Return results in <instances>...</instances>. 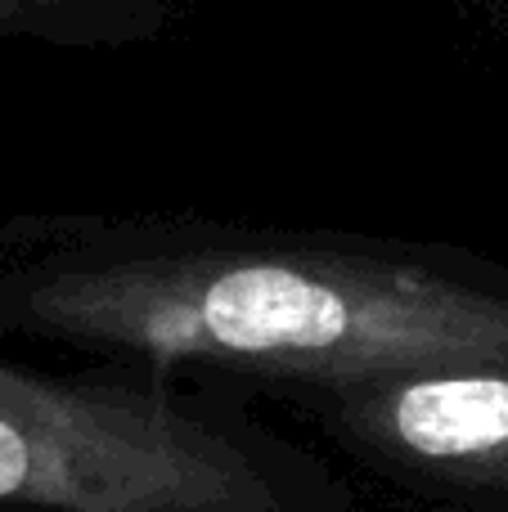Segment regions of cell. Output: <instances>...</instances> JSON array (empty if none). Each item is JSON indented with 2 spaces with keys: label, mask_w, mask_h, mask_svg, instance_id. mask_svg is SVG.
<instances>
[{
  "label": "cell",
  "mask_w": 508,
  "mask_h": 512,
  "mask_svg": "<svg viewBox=\"0 0 508 512\" xmlns=\"http://www.w3.org/2000/svg\"><path fill=\"white\" fill-rule=\"evenodd\" d=\"M0 333L311 387L508 364V288L437 256L203 221L0 234Z\"/></svg>",
  "instance_id": "1"
},
{
  "label": "cell",
  "mask_w": 508,
  "mask_h": 512,
  "mask_svg": "<svg viewBox=\"0 0 508 512\" xmlns=\"http://www.w3.org/2000/svg\"><path fill=\"white\" fill-rule=\"evenodd\" d=\"M0 512H315L270 450L149 387L0 360Z\"/></svg>",
  "instance_id": "2"
},
{
  "label": "cell",
  "mask_w": 508,
  "mask_h": 512,
  "mask_svg": "<svg viewBox=\"0 0 508 512\" xmlns=\"http://www.w3.org/2000/svg\"><path fill=\"white\" fill-rule=\"evenodd\" d=\"M338 427L410 481L508 504V364L329 387Z\"/></svg>",
  "instance_id": "3"
}]
</instances>
